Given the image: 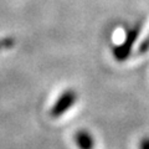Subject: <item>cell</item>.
Masks as SVG:
<instances>
[{
  "label": "cell",
  "instance_id": "cell-4",
  "mask_svg": "<svg viewBox=\"0 0 149 149\" xmlns=\"http://www.w3.org/2000/svg\"><path fill=\"white\" fill-rule=\"evenodd\" d=\"M148 51H149V35L141 42V45H139V47H138L137 54L138 55H143V54L148 52Z\"/></svg>",
  "mask_w": 149,
  "mask_h": 149
},
{
  "label": "cell",
  "instance_id": "cell-3",
  "mask_svg": "<svg viewBox=\"0 0 149 149\" xmlns=\"http://www.w3.org/2000/svg\"><path fill=\"white\" fill-rule=\"evenodd\" d=\"M74 143L78 149H93L95 148V139L88 130L81 129L74 134Z\"/></svg>",
  "mask_w": 149,
  "mask_h": 149
},
{
  "label": "cell",
  "instance_id": "cell-2",
  "mask_svg": "<svg viewBox=\"0 0 149 149\" xmlns=\"http://www.w3.org/2000/svg\"><path fill=\"white\" fill-rule=\"evenodd\" d=\"M77 101V93L72 88H67L66 91H63L61 95L58 96V98L56 100L54 106L51 107L50 116L52 118H58L63 116L66 112L70 111V108H72L73 104Z\"/></svg>",
  "mask_w": 149,
  "mask_h": 149
},
{
  "label": "cell",
  "instance_id": "cell-6",
  "mask_svg": "<svg viewBox=\"0 0 149 149\" xmlns=\"http://www.w3.org/2000/svg\"><path fill=\"white\" fill-rule=\"evenodd\" d=\"M139 149H149V137H144L139 143Z\"/></svg>",
  "mask_w": 149,
  "mask_h": 149
},
{
  "label": "cell",
  "instance_id": "cell-5",
  "mask_svg": "<svg viewBox=\"0 0 149 149\" xmlns=\"http://www.w3.org/2000/svg\"><path fill=\"white\" fill-rule=\"evenodd\" d=\"M14 45V39H1L0 40V50L1 49H9Z\"/></svg>",
  "mask_w": 149,
  "mask_h": 149
},
{
  "label": "cell",
  "instance_id": "cell-1",
  "mask_svg": "<svg viewBox=\"0 0 149 149\" xmlns=\"http://www.w3.org/2000/svg\"><path fill=\"white\" fill-rule=\"evenodd\" d=\"M141 30H142V24L141 22H137L134 26H132L130 29L127 30L123 42L113 47V56L117 61L123 62L130 56V54L133 51V46L136 44L139 34H141Z\"/></svg>",
  "mask_w": 149,
  "mask_h": 149
}]
</instances>
